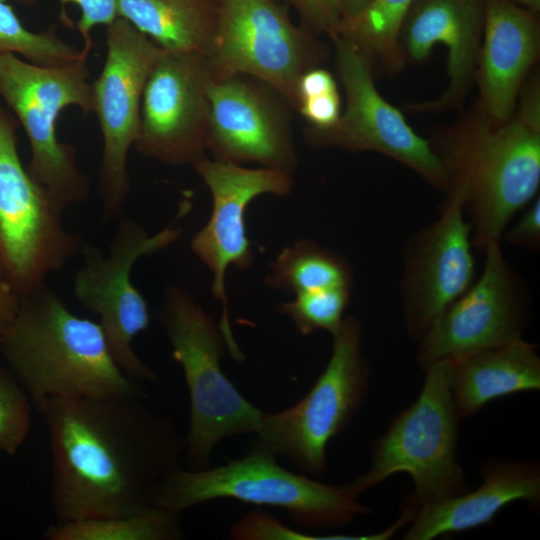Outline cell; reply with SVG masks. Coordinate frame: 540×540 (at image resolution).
<instances>
[{
	"mask_svg": "<svg viewBox=\"0 0 540 540\" xmlns=\"http://www.w3.org/2000/svg\"><path fill=\"white\" fill-rule=\"evenodd\" d=\"M144 399L58 397L35 406L48 429L55 522L155 506L163 481L180 466L185 436Z\"/></svg>",
	"mask_w": 540,
	"mask_h": 540,
	"instance_id": "1",
	"label": "cell"
},
{
	"mask_svg": "<svg viewBox=\"0 0 540 540\" xmlns=\"http://www.w3.org/2000/svg\"><path fill=\"white\" fill-rule=\"evenodd\" d=\"M0 352L34 406L58 397L147 398L116 363L99 322L72 313L46 284L19 297Z\"/></svg>",
	"mask_w": 540,
	"mask_h": 540,
	"instance_id": "2",
	"label": "cell"
},
{
	"mask_svg": "<svg viewBox=\"0 0 540 540\" xmlns=\"http://www.w3.org/2000/svg\"><path fill=\"white\" fill-rule=\"evenodd\" d=\"M519 97V108L505 122L494 125L478 113L436 151L448 188L462 191L473 247L482 253L490 244L501 243L512 216L535 197L540 184L536 78Z\"/></svg>",
	"mask_w": 540,
	"mask_h": 540,
	"instance_id": "3",
	"label": "cell"
},
{
	"mask_svg": "<svg viewBox=\"0 0 540 540\" xmlns=\"http://www.w3.org/2000/svg\"><path fill=\"white\" fill-rule=\"evenodd\" d=\"M418 397L397 414L372 444L367 472L344 484L354 498L397 473H407L414 490L402 503L415 513L425 505L467 492L458 462L460 418L449 386V359L424 370Z\"/></svg>",
	"mask_w": 540,
	"mask_h": 540,
	"instance_id": "4",
	"label": "cell"
},
{
	"mask_svg": "<svg viewBox=\"0 0 540 540\" xmlns=\"http://www.w3.org/2000/svg\"><path fill=\"white\" fill-rule=\"evenodd\" d=\"M161 322L172 357L182 367L189 394V427L185 435L188 469L210 467L223 439L259 432L263 411L251 404L228 379L221 359L227 350L213 318L192 295L175 284L165 287Z\"/></svg>",
	"mask_w": 540,
	"mask_h": 540,
	"instance_id": "5",
	"label": "cell"
},
{
	"mask_svg": "<svg viewBox=\"0 0 540 540\" xmlns=\"http://www.w3.org/2000/svg\"><path fill=\"white\" fill-rule=\"evenodd\" d=\"M262 445L246 456L214 468L181 466L163 481L155 506L180 514L202 503L231 498L244 503L279 507L297 525L339 528L371 510L349 495L343 485L315 481L280 466Z\"/></svg>",
	"mask_w": 540,
	"mask_h": 540,
	"instance_id": "6",
	"label": "cell"
},
{
	"mask_svg": "<svg viewBox=\"0 0 540 540\" xmlns=\"http://www.w3.org/2000/svg\"><path fill=\"white\" fill-rule=\"evenodd\" d=\"M0 96L23 127L31 159L26 166L62 210L87 201L90 182L74 146L57 137L56 123L70 106L92 113L87 58L60 66H40L19 56L0 55Z\"/></svg>",
	"mask_w": 540,
	"mask_h": 540,
	"instance_id": "7",
	"label": "cell"
},
{
	"mask_svg": "<svg viewBox=\"0 0 540 540\" xmlns=\"http://www.w3.org/2000/svg\"><path fill=\"white\" fill-rule=\"evenodd\" d=\"M332 338L329 361L311 389L291 407L263 411L257 433L260 445L313 476L326 470L328 444L361 409L370 379L360 320L344 317Z\"/></svg>",
	"mask_w": 540,
	"mask_h": 540,
	"instance_id": "8",
	"label": "cell"
},
{
	"mask_svg": "<svg viewBox=\"0 0 540 540\" xmlns=\"http://www.w3.org/2000/svg\"><path fill=\"white\" fill-rule=\"evenodd\" d=\"M19 122L0 105V266L18 297L80 255L83 236L68 231L64 210L29 174L18 152Z\"/></svg>",
	"mask_w": 540,
	"mask_h": 540,
	"instance_id": "9",
	"label": "cell"
},
{
	"mask_svg": "<svg viewBox=\"0 0 540 540\" xmlns=\"http://www.w3.org/2000/svg\"><path fill=\"white\" fill-rule=\"evenodd\" d=\"M319 36L291 21L288 5L273 0H219L218 25L205 57L210 80L243 74L297 108V83L327 58Z\"/></svg>",
	"mask_w": 540,
	"mask_h": 540,
	"instance_id": "10",
	"label": "cell"
},
{
	"mask_svg": "<svg viewBox=\"0 0 540 540\" xmlns=\"http://www.w3.org/2000/svg\"><path fill=\"white\" fill-rule=\"evenodd\" d=\"M115 229L108 254L85 242L82 265L73 279L78 302L98 316L111 353L118 366L132 379L156 382L157 373L135 353L133 341L150 324L146 299L132 283L137 260L162 251L181 236L173 223L150 234L132 218L122 215Z\"/></svg>",
	"mask_w": 540,
	"mask_h": 540,
	"instance_id": "11",
	"label": "cell"
},
{
	"mask_svg": "<svg viewBox=\"0 0 540 540\" xmlns=\"http://www.w3.org/2000/svg\"><path fill=\"white\" fill-rule=\"evenodd\" d=\"M162 51L124 18L106 26L104 64L91 83L92 113L103 140L98 193L105 222L124 214L131 190L128 153L139 133L145 83Z\"/></svg>",
	"mask_w": 540,
	"mask_h": 540,
	"instance_id": "12",
	"label": "cell"
},
{
	"mask_svg": "<svg viewBox=\"0 0 540 540\" xmlns=\"http://www.w3.org/2000/svg\"><path fill=\"white\" fill-rule=\"evenodd\" d=\"M335 66L344 87L346 105L338 122L326 129L307 127L305 137L315 148L370 151L410 168L426 182L447 190L448 176L432 145L418 135L404 115L377 90L373 66L349 39L336 36Z\"/></svg>",
	"mask_w": 540,
	"mask_h": 540,
	"instance_id": "13",
	"label": "cell"
},
{
	"mask_svg": "<svg viewBox=\"0 0 540 540\" xmlns=\"http://www.w3.org/2000/svg\"><path fill=\"white\" fill-rule=\"evenodd\" d=\"M192 167L209 188L212 211L205 226L193 236L190 247L212 274V295L222 304L218 327L227 351L240 362L245 356L231 329L225 290L226 271L229 266L246 270L253 263L245 218L248 205L260 195H288L293 188V177L292 173L281 169L246 168L207 157Z\"/></svg>",
	"mask_w": 540,
	"mask_h": 540,
	"instance_id": "14",
	"label": "cell"
},
{
	"mask_svg": "<svg viewBox=\"0 0 540 540\" xmlns=\"http://www.w3.org/2000/svg\"><path fill=\"white\" fill-rule=\"evenodd\" d=\"M478 280L457 298L418 341L416 362L433 363L522 338L530 318L528 289L505 258L501 243L486 250Z\"/></svg>",
	"mask_w": 540,
	"mask_h": 540,
	"instance_id": "15",
	"label": "cell"
},
{
	"mask_svg": "<svg viewBox=\"0 0 540 540\" xmlns=\"http://www.w3.org/2000/svg\"><path fill=\"white\" fill-rule=\"evenodd\" d=\"M209 82L204 55L163 49L143 90L135 149L172 166H192L205 158Z\"/></svg>",
	"mask_w": 540,
	"mask_h": 540,
	"instance_id": "16",
	"label": "cell"
},
{
	"mask_svg": "<svg viewBox=\"0 0 540 540\" xmlns=\"http://www.w3.org/2000/svg\"><path fill=\"white\" fill-rule=\"evenodd\" d=\"M439 217L407 240L400 296L408 335L417 342L473 283L475 260L463 194L448 188Z\"/></svg>",
	"mask_w": 540,
	"mask_h": 540,
	"instance_id": "17",
	"label": "cell"
},
{
	"mask_svg": "<svg viewBox=\"0 0 540 540\" xmlns=\"http://www.w3.org/2000/svg\"><path fill=\"white\" fill-rule=\"evenodd\" d=\"M210 133L214 159L255 162L293 173L297 155L290 105L265 83L243 74L208 84Z\"/></svg>",
	"mask_w": 540,
	"mask_h": 540,
	"instance_id": "18",
	"label": "cell"
},
{
	"mask_svg": "<svg viewBox=\"0 0 540 540\" xmlns=\"http://www.w3.org/2000/svg\"><path fill=\"white\" fill-rule=\"evenodd\" d=\"M484 24V0H414L400 33L406 60H426L436 44L447 49L448 86L439 98L409 109L443 111L461 105L475 78Z\"/></svg>",
	"mask_w": 540,
	"mask_h": 540,
	"instance_id": "19",
	"label": "cell"
},
{
	"mask_svg": "<svg viewBox=\"0 0 540 540\" xmlns=\"http://www.w3.org/2000/svg\"><path fill=\"white\" fill-rule=\"evenodd\" d=\"M539 51L536 14L511 0H484L483 33L475 73L481 116L494 125L512 116Z\"/></svg>",
	"mask_w": 540,
	"mask_h": 540,
	"instance_id": "20",
	"label": "cell"
},
{
	"mask_svg": "<svg viewBox=\"0 0 540 540\" xmlns=\"http://www.w3.org/2000/svg\"><path fill=\"white\" fill-rule=\"evenodd\" d=\"M476 489L420 508L403 535L405 540H431L489 523L505 506L525 501L540 506V464L536 459L492 458L480 468Z\"/></svg>",
	"mask_w": 540,
	"mask_h": 540,
	"instance_id": "21",
	"label": "cell"
},
{
	"mask_svg": "<svg viewBox=\"0 0 540 540\" xmlns=\"http://www.w3.org/2000/svg\"><path fill=\"white\" fill-rule=\"evenodd\" d=\"M448 359L450 392L460 419L474 416L497 398L540 390L537 346L523 338Z\"/></svg>",
	"mask_w": 540,
	"mask_h": 540,
	"instance_id": "22",
	"label": "cell"
},
{
	"mask_svg": "<svg viewBox=\"0 0 540 540\" xmlns=\"http://www.w3.org/2000/svg\"><path fill=\"white\" fill-rule=\"evenodd\" d=\"M117 15L167 51L209 55L218 25L213 0H118Z\"/></svg>",
	"mask_w": 540,
	"mask_h": 540,
	"instance_id": "23",
	"label": "cell"
},
{
	"mask_svg": "<svg viewBox=\"0 0 540 540\" xmlns=\"http://www.w3.org/2000/svg\"><path fill=\"white\" fill-rule=\"evenodd\" d=\"M265 282L269 287L299 294L323 289H352L354 274L341 254L312 240L300 239L284 247L270 263Z\"/></svg>",
	"mask_w": 540,
	"mask_h": 540,
	"instance_id": "24",
	"label": "cell"
},
{
	"mask_svg": "<svg viewBox=\"0 0 540 540\" xmlns=\"http://www.w3.org/2000/svg\"><path fill=\"white\" fill-rule=\"evenodd\" d=\"M47 540H178L184 538L180 514L153 506L132 514L54 522Z\"/></svg>",
	"mask_w": 540,
	"mask_h": 540,
	"instance_id": "25",
	"label": "cell"
},
{
	"mask_svg": "<svg viewBox=\"0 0 540 540\" xmlns=\"http://www.w3.org/2000/svg\"><path fill=\"white\" fill-rule=\"evenodd\" d=\"M413 2L373 0L362 14L343 23L338 35L352 41L368 57L372 66L377 63L387 73H397L406 62L400 33Z\"/></svg>",
	"mask_w": 540,
	"mask_h": 540,
	"instance_id": "26",
	"label": "cell"
},
{
	"mask_svg": "<svg viewBox=\"0 0 540 540\" xmlns=\"http://www.w3.org/2000/svg\"><path fill=\"white\" fill-rule=\"evenodd\" d=\"M7 53L40 66H60L86 57L80 49L59 38L55 26L30 31L13 7L0 0V55Z\"/></svg>",
	"mask_w": 540,
	"mask_h": 540,
	"instance_id": "27",
	"label": "cell"
},
{
	"mask_svg": "<svg viewBox=\"0 0 540 540\" xmlns=\"http://www.w3.org/2000/svg\"><path fill=\"white\" fill-rule=\"evenodd\" d=\"M351 289L334 288L295 294L291 301L278 305V311L288 316L303 336L317 331L335 334L344 320L350 303Z\"/></svg>",
	"mask_w": 540,
	"mask_h": 540,
	"instance_id": "28",
	"label": "cell"
},
{
	"mask_svg": "<svg viewBox=\"0 0 540 540\" xmlns=\"http://www.w3.org/2000/svg\"><path fill=\"white\" fill-rule=\"evenodd\" d=\"M31 400L12 371L0 365V452L13 456L31 431Z\"/></svg>",
	"mask_w": 540,
	"mask_h": 540,
	"instance_id": "29",
	"label": "cell"
},
{
	"mask_svg": "<svg viewBox=\"0 0 540 540\" xmlns=\"http://www.w3.org/2000/svg\"><path fill=\"white\" fill-rule=\"evenodd\" d=\"M22 6H32L36 0H11ZM62 6L60 20L68 28H73L74 24L65 11L67 4H74L80 10V17L75 28L83 41L81 52L86 57L94 44L91 38V31L97 25H110L117 17L118 0H59Z\"/></svg>",
	"mask_w": 540,
	"mask_h": 540,
	"instance_id": "30",
	"label": "cell"
},
{
	"mask_svg": "<svg viewBox=\"0 0 540 540\" xmlns=\"http://www.w3.org/2000/svg\"><path fill=\"white\" fill-rule=\"evenodd\" d=\"M297 12L301 26L315 35L335 38L342 24L340 0H285Z\"/></svg>",
	"mask_w": 540,
	"mask_h": 540,
	"instance_id": "31",
	"label": "cell"
},
{
	"mask_svg": "<svg viewBox=\"0 0 540 540\" xmlns=\"http://www.w3.org/2000/svg\"><path fill=\"white\" fill-rule=\"evenodd\" d=\"M298 112L309 123V127L326 129L334 126L341 116L339 91H334L298 102Z\"/></svg>",
	"mask_w": 540,
	"mask_h": 540,
	"instance_id": "32",
	"label": "cell"
},
{
	"mask_svg": "<svg viewBox=\"0 0 540 540\" xmlns=\"http://www.w3.org/2000/svg\"><path fill=\"white\" fill-rule=\"evenodd\" d=\"M510 245L538 250L540 247V197L534 199L529 209L503 237Z\"/></svg>",
	"mask_w": 540,
	"mask_h": 540,
	"instance_id": "33",
	"label": "cell"
},
{
	"mask_svg": "<svg viewBox=\"0 0 540 540\" xmlns=\"http://www.w3.org/2000/svg\"><path fill=\"white\" fill-rule=\"evenodd\" d=\"M337 90V83L333 75L328 70L320 66L314 67L305 71L298 80V102L302 99L334 92Z\"/></svg>",
	"mask_w": 540,
	"mask_h": 540,
	"instance_id": "34",
	"label": "cell"
},
{
	"mask_svg": "<svg viewBox=\"0 0 540 540\" xmlns=\"http://www.w3.org/2000/svg\"><path fill=\"white\" fill-rule=\"evenodd\" d=\"M19 297L6 280L0 266V340L18 309Z\"/></svg>",
	"mask_w": 540,
	"mask_h": 540,
	"instance_id": "35",
	"label": "cell"
},
{
	"mask_svg": "<svg viewBox=\"0 0 540 540\" xmlns=\"http://www.w3.org/2000/svg\"><path fill=\"white\" fill-rule=\"evenodd\" d=\"M372 1L373 0H340L342 24L351 21L362 14Z\"/></svg>",
	"mask_w": 540,
	"mask_h": 540,
	"instance_id": "36",
	"label": "cell"
},
{
	"mask_svg": "<svg viewBox=\"0 0 540 540\" xmlns=\"http://www.w3.org/2000/svg\"><path fill=\"white\" fill-rule=\"evenodd\" d=\"M511 1L534 14H538L540 12V0H511Z\"/></svg>",
	"mask_w": 540,
	"mask_h": 540,
	"instance_id": "37",
	"label": "cell"
},
{
	"mask_svg": "<svg viewBox=\"0 0 540 540\" xmlns=\"http://www.w3.org/2000/svg\"><path fill=\"white\" fill-rule=\"evenodd\" d=\"M275 2H279V3H285V0H273Z\"/></svg>",
	"mask_w": 540,
	"mask_h": 540,
	"instance_id": "38",
	"label": "cell"
},
{
	"mask_svg": "<svg viewBox=\"0 0 540 540\" xmlns=\"http://www.w3.org/2000/svg\"><path fill=\"white\" fill-rule=\"evenodd\" d=\"M214 2H216L218 4L219 0H213Z\"/></svg>",
	"mask_w": 540,
	"mask_h": 540,
	"instance_id": "39",
	"label": "cell"
}]
</instances>
